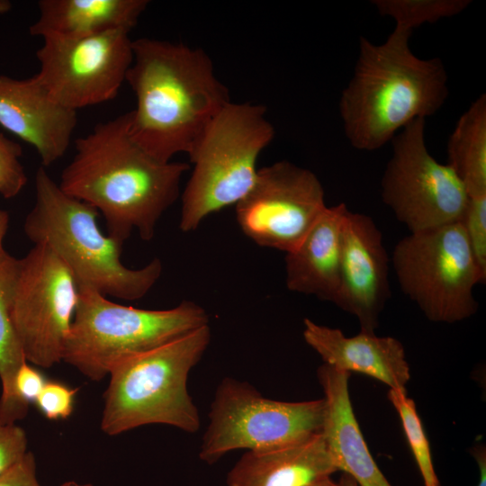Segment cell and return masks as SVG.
Here are the masks:
<instances>
[{
  "mask_svg": "<svg viewBox=\"0 0 486 486\" xmlns=\"http://www.w3.org/2000/svg\"><path fill=\"white\" fill-rule=\"evenodd\" d=\"M211 342L209 325L149 350L129 356L109 372L101 429L117 436L161 424L187 433L201 426L187 381Z\"/></svg>",
  "mask_w": 486,
  "mask_h": 486,
  "instance_id": "5",
  "label": "cell"
},
{
  "mask_svg": "<svg viewBox=\"0 0 486 486\" xmlns=\"http://www.w3.org/2000/svg\"><path fill=\"white\" fill-rule=\"evenodd\" d=\"M470 0H374L373 4L382 16L395 21V25L414 31L428 22H436L461 14Z\"/></svg>",
  "mask_w": 486,
  "mask_h": 486,
  "instance_id": "23",
  "label": "cell"
},
{
  "mask_svg": "<svg viewBox=\"0 0 486 486\" xmlns=\"http://www.w3.org/2000/svg\"><path fill=\"white\" fill-rule=\"evenodd\" d=\"M132 50L125 78L137 101L130 137L162 163L177 153L190 155L231 102L212 60L201 48L151 38L132 40Z\"/></svg>",
  "mask_w": 486,
  "mask_h": 486,
  "instance_id": "2",
  "label": "cell"
},
{
  "mask_svg": "<svg viewBox=\"0 0 486 486\" xmlns=\"http://www.w3.org/2000/svg\"><path fill=\"white\" fill-rule=\"evenodd\" d=\"M98 215L92 205L66 194L40 166L35 176V202L23 230L33 245H47L61 259L77 285L106 297L143 298L162 274L161 261L154 258L138 269L125 266L122 245L101 231Z\"/></svg>",
  "mask_w": 486,
  "mask_h": 486,
  "instance_id": "4",
  "label": "cell"
},
{
  "mask_svg": "<svg viewBox=\"0 0 486 486\" xmlns=\"http://www.w3.org/2000/svg\"><path fill=\"white\" fill-rule=\"evenodd\" d=\"M412 32L395 25L381 44L359 39L353 76L339 100L344 133L358 150L381 148L411 122L438 112L448 97L444 63L416 56Z\"/></svg>",
  "mask_w": 486,
  "mask_h": 486,
  "instance_id": "3",
  "label": "cell"
},
{
  "mask_svg": "<svg viewBox=\"0 0 486 486\" xmlns=\"http://www.w3.org/2000/svg\"><path fill=\"white\" fill-rule=\"evenodd\" d=\"M317 377L325 402L321 434L337 470L350 475L358 486H392L372 456L355 416L348 392L350 373L323 364Z\"/></svg>",
  "mask_w": 486,
  "mask_h": 486,
  "instance_id": "17",
  "label": "cell"
},
{
  "mask_svg": "<svg viewBox=\"0 0 486 486\" xmlns=\"http://www.w3.org/2000/svg\"><path fill=\"white\" fill-rule=\"evenodd\" d=\"M337 483L338 486H358L356 481L345 472L340 476V479Z\"/></svg>",
  "mask_w": 486,
  "mask_h": 486,
  "instance_id": "34",
  "label": "cell"
},
{
  "mask_svg": "<svg viewBox=\"0 0 486 486\" xmlns=\"http://www.w3.org/2000/svg\"><path fill=\"white\" fill-rule=\"evenodd\" d=\"M46 382L42 374L34 365L25 362L15 374V392L23 403L34 404Z\"/></svg>",
  "mask_w": 486,
  "mask_h": 486,
  "instance_id": "29",
  "label": "cell"
},
{
  "mask_svg": "<svg viewBox=\"0 0 486 486\" xmlns=\"http://www.w3.org/2000/svg\"><path fill=\"white\" fill-rule=\"evenodd\" d=\"M302 336L323 364L343 372H356L385 383L390 389L406 390L410 379V365L400 341L362 331L346 337L336 328L303 320Z\"/></svg>",
  "mask_w": 486,
  "mask_h": 486,
  "instance_id": "16",
  "label": "cell"
},
{
  "mask_svg": "<svg viewBox=\"0 0 486 486\" xmlns=\"http://www.w3.org/2000/svg\"><path fill=\"white\" fill-rule=\"evenodd\" d=\"M18 258L4 251L0 256V421L17 423L28 413L14 389V378L20 366L26 362L12 326L9 301L17 271Z\"/></svg>",
  "mask_w": 486,
  "mask_h": 486,
  "instance_id": "22",
  "label": "cell"
},
{
  "mask_svg": "<svg viewBox=\"0 0 486 486\" xmlns=\"http://www.w3.org/2000/svg\"><path fill=\"white\" fill-rule=\"evenodd\" d=\"M0 486H41L37 479L34 454L28 451L20 462L1 474Z\"/></svg>",
  "mask_w": 486,
  "mask_h": 486,
  "instance_id": "30",
  "label": "cell"
},
{
  "mask_svg": "<svg viewBox=\"0 0 486 486\" xmlns=\"http://www.w3.org/2000/svg\"><path fill=\"white\" fill-rule=\"evenodd\" d=\"M305 486H338V483L335 482L330 476H327L314 481Z\"/></svg>",
  "mask_w": 486,
  "mask_h": 486,
  "instance_id": "33",
  "label": "cell"
},
{
  "mask_svg": "<svg viewBox=\"0 0 486 486\" xmlns=\"http://www.w3.org/2000/svg\"><path fill=\"white\" fill-rule=\"evenodd\" d=\"M12 8V4L7 0H0V14L9 12Z\"/></svg>",
  "mask_w": 486,
  "mask_h": 486,
  "instance_id": "35",
  "label": "cell"
},
{
  "mask_svg": "<svg viewBox=\"0 0 486 486\" xmlns=\"http://www.w3.org/2000/svg\"><path fill=\"white\" fill-rule=\"evenodd\" d=\"M77 392L61 382L47 381L34 404L50 420L66 419L74 410Z\"/></svg>",
  "mask_w": 486,
  "mask_h": 486,
  "instance_id": "27",
  "label": "cell"
},
{
  "mask_svg": "<svg viewBox=\"0 0 486 486\" xmlns=\"http://www.w3.org/2000/svg\"><path fill=\"white\" fill-rule=\"evenodd\" d=\"M470 454L479 467V482L477 486H486V447L483 444H476L469 449Z\"/></svg>",
  "mask_w": 486,
  "mask_h": 486,
  "instance_id": "31",
  "label": "cell"
},
{
  "mask_svg": "<svg viewBox=\"0 0 486 486\" xmlns=\"http://www.w3.org/2000/svg\"><path fill=\"white\" fill-rule=\"evenodd\" d=\"M59 486H94L91 483H79L75 481H68L60 484Z\"/></svg>",
  "mask_w": 486,
  "mask_h": 486,
  "instance_id": "36",
  "label": "cell"
},
{
  "mask_svg": "<svg viewBox=\"0 0 486 486\" xmlns=\"http://www.w3.org/2000/svg\"><path fill=\"white\" fill-rule=\"evenodd\" d=\"M8 224L9 215L7 212L0 210V256L5 251L3 244L8 229Z\"/></svg>",
  "mask_w": 486,
  "mask_h": 486,
  "instance_id": "32",
  "label": "cell"
},
{
  "mask_svg": "<svg viewBox=\"0 0 486 486\" xmlns=\"http://www.w3.org/2000/svg\"><path fill=\"white\" fill-rule=\"evenodd\" d=\"M425 130L426 120L418 119L393 137L381 181L382 201L410 233L458 222L470 197L453 169L429 153Z\"/></svg>",
  "mask_w": 486,
  "mask_h": 486,
  "instance_id": "11",
  "label": "cell"
},
{
  "mask_svg": "<svg viewBox=\"0 0 486 486\" xmlns=\"http://www.w3.org/2000/svg\"><path fill=\"white\" fill-rule=\"evenodd\" d=\"M325 192L307 168L283 160L261 167L235 205L242 232L260 247L292 251L326 209Z\"/></svg>",
  "mask_w": 486,
  "mask_h": 486,
  "instance_id": "13",
  "label": "cell"
},
{
  "mask_svg": "<svg viewBox=\"0 0 486 486\" xmlns=\"http://www.w3.org/2000/svg\"><path fill=\"white\" fill-rule=\"evenodd\" d=\"M77 298L73 274L47 245L18 258L9 314L26 362L50 368L62 361Z\"/></svg>",
  "mask_w": 486,
  "mask_h": 486,
  "instance_id": "10",
  "label": "cell"
},
{
  "mask_svg": "<svg viewBox=\"0 0 486 486\" xmlns=\"http://www.w3.org/2000/svg\"><path fill=\"white\" fill-rule=\"evenodd\" d=\"M77 123L76 111L55 102L34 76L0 75V125L37 151L42 166L67 152Z\"/></svg>",
  "mask_w": 486,
  "mask_h": 486,
  "instance_id": "15",
  "label": "cell"
},
{
  "mask_svg": "<svg viewBox=\"0 0 486 486\" xmlns=\"http://www.w3.org/2000/svg\"><path fill=\"white\" fill-rule=\"evenodd\" d=\"M130 111L96 124L75 141L59 187L102 213L108 236L123 244L131 231L149 241L161 216L177 200L189 169L184 162L162 163L130 137Z\"/></svg>",
  "mask_w": 486,
  "mask_h": 486,
  "instance_id": "1",
  "label": "cell"
},
{
  "mask_svg": "<svg viewBox=\"0 0 486 486\" xmlns=\"http://www.w3.org/2000/svg\"><path fill=\"white\" fill-rule=\"evenodd\" d=\"M338 472L321 432L286 446L244 453L227 486H305Z\"/></svg>",
  "mask_w": 486,
  "mask_h": 486,
  "instance_id": "19",
  "label": "cell"
},
{
  "mask_svg": "<svg viewBox=\"0 0 486 486\" xmlns=\"http://www.w3.org/2000/svg\"><path fill=\"white\" fill-rule=\"evenodd\" d=\"M447 165L470 197L486 195V95L481 94L458 119L449 136Z\"/></svg>",
  "mask_w": 486,
  "mask_h": 486,
  "instance_id": "21",
  "label": "cell"
},
{
  "mask_svg": "<svg viewBox=\"0 0 486 486\" xmlns=\"http://www.w3.org/2000/svg\"><path fill=\"white\" fill-rule=\"evenodd\" d=\"M27 436L17 423L0 421V475L20 462L27 450Z\"/></svg>",
  "mask_w": 486,
  "mask_h": 486,
  "instance_id": "28",
  "label": "cell"
},
{
  "mask_svg": "<svg viewBox=\"0 0 486 486\" xmlns=\"http://www.w3.org/2000/svg\"><path fill=\"white\" fill-rule=\"evenodd\" d=\"M382 233L368 215L347 212L342 231L340 282L334 304L355 316L360 330L374 332L390 298Z\"/></svg>",
  "mask_w": 486,
  "mask_h": 486,
  "instance_id": "14",
  "label": "cell"
},
{
  "mask_svg": "<svg viewBox=\"0 0 486 486\" xmlns=\"http://www.w3.org/2000/svg\"><path fill=\"white\" fill-rule=\"evenodd\" d=\"M324 410L323 398L271 400L247 382L225 377L211 404L199 458L213 464L234 450H269L303 441L321 432Z\"/></svg>",
  "mask_w": 486,
  "mask_h": 486,
  "instance_id": "9",
  "label": "cell"
},
{
  "mask_svg": "<svg viewBox=\"0 0 486 486\" xmlns=\"http://www.w3.org/2000/svg\"><path fill=\"white\" fill-rule=\"evenodd\" d=\"M274 134L263 104L230 102L219 112L188 155L194 169L181 197L182 231L196 230L207 216L248 194L257 158Z\"/></svg>",
  "mask_w": 486,
  "mask_h": 486,
  "instance_id": "7",
  "label": "cell"
},
{
  "mask_svg": "<svg viewBox=\"0 0 486 486\" xmlns=\"http://www.w3.org/2000/svg\"><path fill=\"white\" fill-rule=\"evenodd\" d=\"M388 399L399 414L424 486H440L434 468L429 443L414 400L407 396L406 390L393 389L389 390Z\"/></svg>",
  "mask_w": 486,
  "mask_h": 486,
  "instance_id": "24",
  "label": "cell"
},
{
  "mask_svg": "<svg viewBox=\"0 0 486 486\" xmlns=\"http://www.w3.org/2000/svg\"><path fill=\"white\" fill-rule=\"evenodd\" d=\"M130 31L113 30L86 38L48 36L36 52L35 75L60 105L77 109L116 97L133 60Z\"/></svg>",
  "mask_w": 486,
  "mask_h": 486,
  "instance_id": "12",
  "label": "cell"
},
{
  "mask_svg": "<svg viewBox=\"0 0 486 486\" xmlns=\"http://www.w3.org/2000/svg\"><path fill=\"white\" fill-rule=\"evenodd\" d=\"M349 209L327 206L305 238L285 254L288 290L334 303L340 282L342 231Z\"/></svg>",
  "mask_w": 486,
  "mask_h": 486,
  "instance_id": "18",
  "label": "cell"
},
{
  "mask_svg": "<svg viewBox=\"0 0 486 486\" xmlns=\"http://www.w3.org/2000/svg\"><path fill=\"white\" fill-rule=\"evenodd\" d=\"M459 222L474 261L486 279V195L469 197Z\"/></svg>",
  "mask_w": 486,
  "mask_h": 486,
  "instance_id": "25",
  "label": "cell"
},
{
  "mask_svg": "<svg viewBox=\"0 0 486 486\" xmlns=\"http://www.w3.org/2000/svg\"><path fill=\"white\" fill-rule=\"evenodd\" d=\"M391 260L400 290L430 321L455 323L476 313L473 290L486 279L459 221L410 233Z\"/></svg>",
  "mask_w": 486,
  "mask_h": 486,
  "instance_id": "8",
  "label": "cell"
},
{
  "mask_svg": "<svg viewBox=\"0 0 486 486\" xmlns=\"http://www.w3.org/2000/svg\"><path fill=\"white\" fill-rule=\"evenodd\" d=\"M62 361L100 382L121 359L157 347L209 325L205 310L183 301L166 310H146L110 301L79 284Z\"/></svg>",
  "mask_w": 486,
  "mask_h": 486,
  "instance_id": "6",
  "label": "cell"
},
{
  "mask_svg": "<svg viewBox=\"0 0 486 486\" xmlns=\"http://www.w3.org/2000/svg\"><path fill=\"white\" fill-rule=\"evenodd\" d=\"M21 155V146L0 132V195L5 199L15 197L26 185Z\"/></svg>",
  "mask_w": 486,
  "mask_h": 486,
  "instance_id": "26",
  "label": "cell"
},
{
  "mask_svg": "<svg viewBox=\"0 0 486 486\" xmlns=\"http://www.w3.org/2000/svg\"><path fill=\"white\" fill-rule=\"evenodd\" d=\"M148 4L147 0H40L30 34L76 39L131 31Z\"/></svg>",
  "mask_w": 486,
  "mask_h": 486,
  "instance_id": "20",
  "label": "cell"
}]
</instances>
